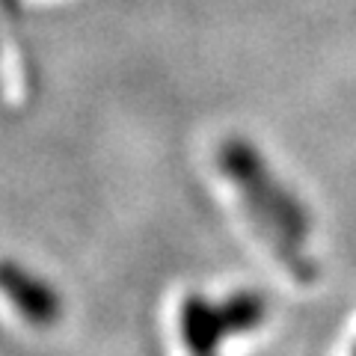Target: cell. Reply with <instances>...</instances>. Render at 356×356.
Instances as JSON below:
<instances>
[{"instance_id": "6da1fadb", "label": "cell", "mask_w": 356, "mask_h": 356, "mask_svg": "<svg viewBox=\"0 0 356 356\" xmlns=\"http://www.w3.org/2000/svg\"><path fill=\"white\" fill-rule=\"evenodd\" d=\"M222 175L235 184L241 193L247 214L255 222L259 235L267 241V247L276 252L288 273L297 282H315V261L306 255V241L312 235V217L303 202L280 184V178L270 172L267 161L259 149L243 137H229L217 152Z\"/></svg>"}, {"instance_id": "7a4b0ae2", "label": "cell", "mask_w": 356, "mask_h": 356, "mask_svg": "<svg viewBox=\"0 0 356 356\" xmlns=\"http://www.w3.org/2000/svg\"><path fill=\"white\" fill-rule=\"evenodd\" d=\"M0 294L13 303L18 318L36 330H48L63 318L60 291L15 259H0Z\"/></svg>"}, {"instance_id": "3957f363", "label": "cell", "mask_w": 356, "mask_h": 356, "mask_svg": "<svg viewBox=\"0 0 356 356\" xmlns=\"http://www.w3.org/2000/svg\"><path fill=\"white\" fill-rule=\"evenodd\" d=\"M178 332L191 356H220V344L232 336L222 309L205 294H187L178 309Z\"/></svg>"}, {"instance_id": "277c9868", "label": "cell", "mask_w": 356, "mask_h": 356, "mask_svg": "<svg viewBox=\"0 0 356 356\" xmlns=\"http://www.w3.org/2000/svg\"><path fill=\"white\" fill-rule=\"evenodd\" d=\"M222 318L232 330V336H243L252 332L255 327H261L267 321V300L255 291H235L226 300H220Z\"/></svg>"}, {"instance_id": "5b68a950", "label": "cell", "mask_w": 356, "mask_h": 356, "mask_svg": "<svg viewBox=\"0 0 356 356\" xmlns=\"http://www.w3.org/2000/svg\"><path fill=\"white\" fill-rule=\"evenodd\" d=\"M353 356H356V344H353Z\"/></svg>"}, {"instance_id": "8992f818", "label": "cell", "mask_w": 356, "mask_h": 356, "mask_svg": "<svg viewBox=\"0 0 356 356\" xmlns=\"http://www.w3.org/2000/svg\"><path fill=\"white\" fill-rule=\"evenodd\" d=\"M9 3H15V0H9Z\"/></svg>"}]
</instances>
